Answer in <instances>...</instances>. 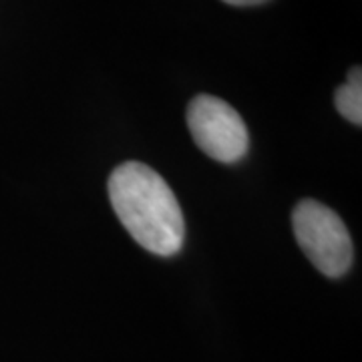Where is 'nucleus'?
I'll list each match as a JSON object with an SVG mask.
<instances>
[{"mask_svg": "<svg viewBox=\"0 0 362 362\" xmlns=\"http://www.w3.org/2000/svg\"><path fill=\"white\" fill-rule=\"evenodd\" d=\"M109 202L123 228L147 252L171 258L183 246L185 221L177 197L156 169L125 161L109 177Z\"/></svg>", "mask_w": 362, "mask_h": 362, "instance_id": "1", "label": "nucleus"}, {"mask_svg": "<svg viewBox=\"0 0 362 362\" xmlns=\"http://www.w3.org/2000/svg\"><path fill=\"white\" fill-rule=\"evenodd\" d=\"M292 226L298 246L320 274L340 278L350 270L352 238L337 211L316 199H302L292 211Z\"/></svg>", "mask_w": 362, "mask_h": 362, "instance_id": "2", "label": "nucleus"}, {"mask_svg": "<svg viewBox=\"0 0 362 362\" xmlns=\"http://www.w3.org/2000/svg\"><path fill=\"white\" fill-rule=\"evenodd\" d=\"M187 127L195 145L220 163L244 159L250 135L242 115L214 95H197L187 105Z\"/></svg>", "mask_w": 362, "mask_h": 362, "instance_id": "3", "label": "nucleus"}, {"mask_svg": "<svg viewBox=\"0 0 362 362\" xmlns=\"http://www.w3.org/2000/svg\"><path fill=\"white\" fill-rule=\"evenodd\" d=\"M334 107L352 125H362V71L361 66L350 69L349 78L334 93Z\"/></svg>", "mask_w": 362, "mask_h": 362, "instance_id": "4", "label": "nucleus"}, {"mask_svg": "<svg viewBox=\"0 0 362 362\" xmlns=\"http://www.w3.org/2000/svg\"><path fill=\"white\" fill-rule=\"evenodd\" d=\"M226 4H232V6H258V4H264L268 0H223Z\"/></svg>", "mask_w": 362, "mask_h": 362, "instance_id": "5", "label": "nucleus"}]
</instances>
